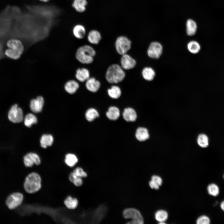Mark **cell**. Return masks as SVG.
Listing matches in <instances>:
<instances>
[{
    "label": "cell",
    "instance_id": "32",
    "mask_svg": "<svg viewBox=\"0 0 224 224\" xmlns=\"http://www.w3.org/2000/svg\"><path fill=\"white\" fill-rule=\"evenodd\" d=\"M77 161L78 159L74 154L68 153L65 156V162L66 164L70 167L74 166Z\"/></svg>",
    "mask_w": 224,
    "mask_h": 224
},
{
    "label": "cell",
    "instance_id": "41",
    "mask_svg": "<svg viewBox=\"0 0 224 224\" xmlns=\"http://www.w3.org/2000/svg\"><path fill=\"white\" fill-rule=\"evenodd\" d=\"M2 50V46L1 45V44H0V53L1 52V51Z\"/></svg>",
    "mask_w": 224,
    "mask_h": 224
},
{
    "label": "cell",
    "instance_id": "27",
    "mask_svg": "<svg viewBox=\"0 0 224 224\" xmlns=\"http://www.w3.org/2000/svg\"><path fill=\"white\" fill-rule=\"evenodd\" d=\"M168 217V213L164 210H159L155 214V219L159 222V224H165V222L167 220Z\"/></svg>",
    "mask_w": 224,
    "mask_h": 224
},
{
    "label": "cell",
    "instance_id": "42",
    "mask_svg": "<svg viewBox=\"0 0 224 224\" xmlns=\"http://www.w3.org/2000/svg\"><path fill=\"white\" fill-rule=\"evenodd\" d=\"M223 178H224V175H223Z\"/></svg>",
    "mask_w": 224,
    "mask_h": 224
},
{
    "label": "cell",
    "instance_id": "12",
    "mask_svg": "<svg viewBox=\"0 0 224 224\" xmlns=\"http://www.w3.org/2000/svg\"><path fill=\"white\" fill-rule=\"evenodd\" d=\"M44 102V99L41 96H38L35 99H32L30 104L31 110L35 113L40 112L42 110Z\"/></svg>",
    "mask_w": 224,
    "mask_h": 224
},
{
    "label": "cell",
    "instance_id": "8",
    "mask_svg": "<svg viewBox=\"0 0 224 224\" xmlns=\"http://www.w3.org/2000/svg\"><path fill=\"white\" fill-rule=\"evenodd\" d=\"M161 44L157 41L151 43L147 50V54L150 58L158 59L160 58L162 52Z\"/></svg>",
    "mask_w": 224,
    "mask_h": 224
},
{
    "label": "cell",
    "instance_id": "36",
    "mask_svg": "<svg viewBox=\"0 0 224 224\" xmlns=\"http://www.w3.org/2000/svg\"><path fill=\"white\" fill-rule=\"evenodd\" d=\"M77 186H80L82 184V181L81 177H77L73 178L71 181Z\"/></svg>",
    "mask_w": 224,
    "mask_h": 224
},
{
    "label": "cell",
    "instance_id": "40",
    "mask_svg": "<svg viewBox=\"0 0 224 224\" xmlns=\"http://www.w3.org/2000/svg\"><path fill=\"white\" fill-rule=\"evenodd\" d=\"M40 1L43 2H47L50 0H39Z\"/></svg>",
    "mask_w": 224,
    "mask_h": 224
},
{
    "label": "cell",
    "instance_id": "35",
    "mask_svg": "<svg viewBox=\"0 0 224 224\" xmlns=\"http://www.w3.org/2000/svg\"><path fill=\"white\" fill-rule=\"evenodd\" d=\"M210 223L209 218L206 215H202L197 219L196 223L197 224H209Z\"/></svg>",
    "mask_w": 224,
    "mask_h": 224
},
{
    "label": "cell",
    "instance_id": "31",
    "mask_svg": "<svg viewBox=\"0 0 224 224\" xmlns=\"http://www.w3.org/2000/svg\"><path fill=\"white\" fill-rule=\"evenodd\" d=\"M207 190L208 194L213 197H217L219 194V187L215 183H212L209 184L207 186Z\"/></svg>",
    "mask_w": 224,
    "mask_h": 224
},
{
    "label": "cell",
    "instance_id": "20",
    "mask_svg": "<svg viewBox=\"0 0 224 224\" xmlns=\"http://www.w3.org/2000/svg\"><path fill=\"white\" fill-rule=\"evenodd\" d=\"M135 136L140 141H143L149 138V134L147 129L143 127H139L136 130Z\"/></svg>",
    "mask_w": 224,
    "mask_h": 224
},
{
    "label": "cell",
    "instance_id": "7",
    "mask_svg": "<svg viewBox=\"0 0 224 224\" xmlns=\"http://www.w3.org/2000/svg\"><path fill=\"white\" fill-rule=\"evenodd\" d=\"M9 120L14 123L21 122L23 119V111L17 104L13 105L9 110L8 115Z\"/></svg>",
    "mask_w": 224,
    "mask_h": 224
},
{
    "label": "cell",
    "instance_id": "15",
    "mask_svg": "<svg viewBox=\"0 0 224 224\" xmlns=\"http://www.w3.org/2000/svg\"><path fill=\"white\" fill-rule=\"evenodd\" d=\"M75 76L79 81L84 82L90 78V72L87 68H78L76 71Z\"/></svg>",
    "mask_w": 224,
    "mask_h": 224
},
{
    "label": "cell",
    "instance_id": "5",
    "mask_svg": "<svg viewBox=\"0 0 224 224\" xmlns=\"http://www.w3.org/2000/svg\"><path fill=\"white\" fill-rule=\"evenodd\" d=\"M131 42L126 37H118L115 41V46L117 53L121 55L127 54L131 48Z\"/></svg>",
    "mask_w": 224,
    "mask_h": 224
},
{
    "label": "cell",
    "instance_id": "34",
    "mask_svg": "<svg viewBox=\"0 0 224 224\" xmlns=\"http://www.w3.org/2000/svg\"><path fill=\"white\" fill-rule=\"evenodd\" d=\"M197 141L198 145L202 147L206 148L208 145V139L205 134H200L198 137Z\"/></svg>",
    "mask_w": 224,
    "mask_h": 224
},
{
    "label": "cell",
    "instance_id": "24",
    "mask_svg": "<svg viewBox=\"0 0 224 224\" xmlns=\"http://www.w3.org/2000/svg\"><path fill=\"white\" fill-rule=\"evenodd\" d=\"M53 142V136L50 134H44L41 137L40 143L41 147L44 148L51 146Z\"/></svg>",
    "mask_w": 224,
    "mask_h": 224
},
{
    "label": "cell",
    "instance_id": "2",
    "mask_svg": "<svg viewBox=\"0 0 224 224\" xmlns=\"http://www.w3.org/2000/svg\"><path fill=\"white\" fill-rule=\"evenodd\" d=\"M124 69L121 66L114 64L108 68L105 74L107 81L111 83H117L122 81L125 77Z\"/></svg>",
    "mask_w": 224,
    "mask_h": 224
},
{
    "label": "cell",
    "instance_id": "10",
    "mask_svg": "<svg viewBox=\"0 0 224 224\" xmlns=\"http://www.w3.org/2000/svg\"><path fill=\"white\" fill-rule=\"evenodd\" d=\"M24 163L26 167H30L35 164L39 165L40 163V160L39 156L37 154L32 152L27 153L23 158Z\"/></svg>",
    "mask_w": 224,
    "mask_h": 224
},
{
    "label": "cell",
    "instance_id": "25",
    "mask_svg": "<svg viewBox=\"0 0 224 224\" xmlns=\"http://www.w3.org/2000/svg\"><path fill=\"white\" fill-rule=\"evenodd\" d=\"M87 174L80 167H77L74 169L73 171L71 172L69 176V179L70 181L74 178L79 177H85L87 176Z\"/></svg>",
    "mask_w": 224,
    "mask_h": 224
},
{
    "label": "cell",
    "instance_id": "1",
    "mask_svg": "<svg viewBox=\"0 0 224 224\" xmlns=\"http://www.w3.org/2000/svg\"><path fill=\"white\" fill-rule=\"evenodd\" d=\"M95 54V51L91 46L85 45L81 46L77 49L75 57L80 63L84 64H89L93 62V57Z\"/></svg>",
    "mask_w": 224,
    "mask_h": 224
},
{
    "label": "cell",
    "instance_id": "19",
    "mask_svg": "<svg viewBox=\"0 0 224 224\" xmlns=\"http://www.w3.org/2000/svg\"><path fill=\"white\" fill-rule=\"evenodd\" d=\"M101 37L100 33L96 30L90 31L87 35V40L89 42L93 44H97L101 39Z\"/></svg>",
    "mask_w": 224,
    "mask_h": 224
},
{
    "label": "cell",
    "instance_id": "3",
    "mask_svg": "<svg viewBox=\"0 0 224 224\" xmlns=\"http://www.w3.org/2000/svg\"><path fill=\"white\" fill-rule=\"evenodd\" d=\"M41 178L40 175L35 172H32L26 177L24 184L26 191L30 194L35 193L41 188Z\"/></svg>",
    "mask_w": 224,
    "mask_h": 224
},
{
    "label": "cell",
    "instance_id": "33",
    "mask_svg": "<svg viewBox=\"0 0 224 224\" xmlns=\"http://www.w3.org/2000/svg\"><path fill=\"white\" fill-rule=\"evenodd\" d=\"M86 118L89 121H93L95 119L99 116V114L97 111L95 109L90 108L86 111L85 114Z\"/></svg>",
    "mask_w": 224,
    "mask_h": 224
},
{
    "label": "cell",
    "instance_id": "9",
    "mask_svg": "<svg viewBox=\"0 0 224 224\" xmlns=\"http://www.w3.org/2000/svg\"><path fill=\"white\" fill-rule=\"evenodd\" d=\"M7 47L20 56L24 51V46L22 42L19 40L12 39L9 40L7 43Z\"/></svg>",
    "mask_w": 224,
    "mask_h": 224
},
{
    "label": "cell",
    "instance_id": "14",
    "mask_svg": "<svg viewBox=\"0 0 224 224\" xmlns=\"http://www.w3.org/2000/svg\"><path fill=\"white\" fill-rule=\"evenodd\" d=\"M100 86V82L94 77H90L86 81L85 86L86 89L91 92H97Z\"/></svg>",
    "mask_w": 224,
    "mask_h": 224
},
{
    "label": "cell",
    "instance_id": "39",
    "mask_svg": "<svg viewBox=\"0 0 224 224\" xmlns=\"http://www.w3.org/2000/svg\"><path fill=\"white\" fill-rule=\"evenodd\" d=\"M220 207L221 209L224 212V200L221 203Z\"/></svg>",
    "mask_w": 224,
    "mask_h": 224
},
{
    "label": "cell",
    "instance_id": "16",
    "mask_svg": "<svg viewBox=\"0 0 224 224\" xmlns=\"http://www.w3.org/2000/svg\"><path fill=\"white\" fill-rule=\"evenodd\" d=\"M64 87L66 92L69 94H73L77 91L79 87V85L75 80H70L65 83Z\"/></svg>",
    "mask_w": 224,
    "mask_h": 224
},
{
    "label": "cell",
    "instance_id": "13",
    "mask_svg": "<svg viewBox=\"0 0 224 224\" xmlns=\"http://www.w3.org/2000/svg\"><path fill=\"white\" fill-rule=\"evenodd\" d=\"M186 31L189 36L194 35L197 31L198 26L196 22L192 18H189L185 23Z\"/></svg>",
    "mask_w": 224,
    "mask_h": 224
},
{
    "label": "cell",
    "instance_id": "11",
    "mask_svg": "<svg viewBox=\"0 0 224 224\" xmlns=\"http://www.w3.org/2000/svg\"><path fill=\"white\" fill-rule=\"evenodd\" d=\"M121 66L124 70H129L136 65L135 60L127 54L122 55L120 60Z\"/></svg>",
    "mask_w": 224,
    "mask_h": 224
},
{
    "label": "cell",
    "instance_id": "18",
    "mask_svg": "<svg viewBox=\"0 0 224 224\" xmlns=\"http://www.w3.org/2000/svg\"><path fill=\"white\" fill-rule=\"evenodd\" d=\"M74 36L79 39H83L85 36L86 30L85 27L82 25L78 24L75 25L72 29Z\"/></svg>",
    "mask_w": 224,
    "mask_h": 224
},
{
    "label": "cell",
    "instance_id": "37",
    "mask_svg": "<svg viewBox=\"0 0 224 224\" xmlns=\"http://www.w3.org/2000/svg\"><path fill=\"white\" fill-rule=\"evenodd\" d=\"M151 180L156 183L159 186L162 184V181L161 178L159 176L154 175L152 176Z\"/></svg>",
    "mask_w": 224,
    "mask_h": 224
},
{
    "label": "cell",
    "instance_id": "26",
    "mask_svg": "<svg viewBox=\"0 0 224 224\" xmlns=\"http://www.w3.org/2000/svg\"><path fill=\"white\" fill-rule=\"evenodd\" d=\"M187 49L189 51L193 54L198 53L201 49L199 44L195 40H191L189 42L187 45Z\"/></svg>",
    "mask_w": 224,
    "mask_h": 224
},
{
    "label": "cell",
    "instance_id": "30",
    "mask_svg": "<svg viewBox=\"0 0 224 224\" xmlns=\"http://www.w3.org/2000/svg\"><path fill=\"white\" fill-rule=\"evenodd\" d=\"M37 122L36 117L33 114L29 113L26 115L24 120L25 125L28 127H30L32 125Z\"/></svg>",
    "mask_w": 224,
    "mask_h": 224
},
{
    "label": "cell",
    "instance_id": "4",
    "mask_svg": "<svg viewBox=\"0 0 224 224\" xmlns=\"http://www.w3.org/2000/svg\"><path fill=\"white\" fill-rule=\"evenodd\" d=\"M124 217L126 219L131 218L132 221L128 224H142L143 218L140 212L136 209L133 208L126 209L123 212Z\"/></svg>",
    "mask_w": 224,
    "mask_h": 224
},
{
    "label": "cell",
    "instance_id": "21",
    "mask_svg": "<svg viewBox=\"0 0 224 224\" xmlns=\"http://www.w3.org/2000/svg\"><path fill=\"white\" fill-rule=\"evenodd\" d=\"M87 3L86 0H74L72 6L77 12L82 13L85 11Z\"/></svg>",
    "mask_w": 224,
    "mask_h": 224
},
{
    "label": "cell",
    "instance_id": "23",
    "mask_svg": "<svg viewBox=\"0 0 224 224\" xmlns=\"http://www.w3.org/2000/svg\"><path fill=\"white\" fill-rule=\"evenodd\" d=\"M107 117L110 120H115L117 119L119 116L120 112L116 107L111 106L106 113Z\"/></svg>",
    "mask_w": 224,
    "mask_h": 224
},
{
    "label": "cell",
    "instance_id": "28",
    "mask_svg": "<svg viewBox=\"0 0 224 224\" xmlns=\"http://www.w3.org/2000/svg\"><path fill=\"white\" fill-rule=\"evenodd\" d=\"M108 93L109 96L112 98L116 99L119 98L121 95V91L120 88L117 86H113L110 88L108 89Z\"/></svg>",
    "mask_w": 224,
    "mask_h": 224
},
{
    "label": "cell",
    "instance_id": "6",
    "mask_svg": "<svg viewBox=\"0 0 224 224\" xmlns=\"http://www.w3.org/2000/svg\"><path fill=\"white\" fill-rule=\"evenodd\" d=\"M23 199V196L22 194L19 192L14 193L8 196L6 204L9 209H15L21 204Z\"/></svg>",
    "mask_w": 224,
    "mask_h": 224
},
{
    "label": "cell",
    "instance_id": "22",
    "mask_svg": "<svg viewBox=\"0 0 224 224\" xmlns=\"http://www.w3.org/2000/svg\"><path fill=\"white\" fill-rule=\"evenodd\" d=\"M155 72L153 69L149 67L144 68L142 71V75L145 80L150 81L152 80L155 76Z\"/></svg>",
    "mask_w": 224,
    "mask_h": 224
},
{
    "label": "cell",
    "instance_id": "17",
    "mask_svg": "<svg viewBox=\"0 0 224 224\" xmlns=\"http://www.w3.org/2000/svg\"><path fill=\"white\" fill-rule=\"evenodd\" d=\"M123 115L124 119L128 122H134L137 117L136 112L131 108H125L123 111Z\"/></svg>",
    "mask_w": 224,
    "mask_h": 224
},
{
    "label": "cell",
    "instance_id": "29",
    "mask_svg": "<svg viewBox=\"0 0 224 224\" xmlns=\"http://www.w3.org/2000/svg\"><path fill=\"white\" fill-rule=\"evenodd\" d=\"M64 203L68 208L73 209L77 207L78 202L77 198H73L69 196L65 198L64 201Z\"/></svg>",
    "mask_w": 224,
    "mask_h": 224
},
{
    "label": "cell",
    "instance_id": "38",
    "mask_svg": "<svg viewBox=\"0 0 224 224\" xmlns=\"http://www.w3.org/2000/svg\"><path fill=\"white\" fill-rule=\"evenodd\" d=\"M149 185L151 188L156 189H159L160 186L152 180L149 182Z\"/></svg>",
    "mask_w": 224,
    "mask_h": 224
}]
</instances>
